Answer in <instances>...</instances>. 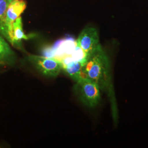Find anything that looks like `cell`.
Returning a JSON list of instances; mask_svg holds the SVG:
<instances>
[{"mask_svg":"<svg viewBox=\"0 0 148 148\" xmlns=\"http://www.w3.org/2000/svg\"><path fill=\"white\" fill-rule=\"evenodd\" d=\"M76 43L83 51L86 59L89 58L101 46L97 30L94 27H86L79 34Z\"/></svg>","mask_w":148,"mask_h":148,"instance_id":"obj_4","label":"cell"},{"mask_svg":"<svg viewBox=\"0 0 148 148\" xmlns=\"http://www.w3.org/2000/svg\"><path fill=\"white\" fill-rule=\"evenodd\" d=\"M27 7V3L24 0H14L8 5L5 16V27L7 34V40L11 43L12 38L13 24L20 17Z\"/></svg>","mask_w":148,"mask_h":148,"instance_id":"obj_5","label":"cell"},{"mask_svg":"<svg viewBox=\"0 0 148 148\" xmlns=\"http://www.w3.org/2000/svg\"><path fill=\"white\" fill-rule=\"evenodd\" d=\"M14 1V0H8V2H9V3L11 2L12 1Z\"/></svg>","mask_w":148,"mask_h":148,"instance_id":"obj_10","label":"cell"},{"mask_svg":"<svg viewBox=\"0 0 148 148\" xmlns=\"http://www.w3.org/2000/svg\"><path fill=\"white\" fill-rule=\"evenodd\" d=\"M8 5V0H0V34L5 40L7 38L5 27V16Z\"/></svg>","mask_w":148,"mask_h":148,"instance_id":"obj_9","label":"cell"},{"mask_svg":"<svg viewBox=\"0 0 148 148\" xmlns=\"http://www.w3.org/2000/svg\"><path fill=\"white\" fill-rule=\"evenodd\" d=\"M27 62L43 76L56 77L63 70L62 64L56 59L31 54L27 57Z\"/></svg>","mask_w":148,"mask_h":148,"instance_id":"obj_3","label":"cell"},{"mask_svg":"<svg viewBox=\"0 0 148 148\" xmlns=\"http://www.w3.org/2000/svg\"><path fill=\"white\" fill-rule=\"evenodd\" d=\"M28 39H29V36L26 35L24 32L22 19L20 16L13 24L12 38L11 44L14 47L21 50H24L22 41Z\"/></svg>","mask_w":148,"mask_h":148,"instance_id":"obj_7","label":"cell"},{"mask_svg":"<svg viewBox=\"0 0 148 148\" xmlns=\"http://www.w3.org/2000/svg\"><path fill=\"white\" fill-rule=\"evenodd\" d=\"M83 73L85 77L95 82L101 90L107 94L111 104L113 120L116 123L118 120V111L110 63L108 55L101 45L85 61Z\"/></svg>","mask_w":148,"mask_h":148,"instance_id":"obj_1","label":"cell"},{"mask_svg":"<svg viewBox=\"0 0 148 148\" xmlns=\"http://www.w3.org/2000/svg\"><path fill=\"white\" fill-rule=\"evenodd\" d=\"M16 62V56L5 38L0 34V65L13 66Z\"/></svg>","mask_w":148,"mask_h":148,"instance_id":"obj_6","label":"cell"},{"mask_svg":"<svg viewBox=\"0 0 148 148\" xmlns=\"http://www.w3.org/2000/svg\"><path fill=\"white\" fill-rule=\"evenodd\" d=\"M75 82L74 92L81 102L90 108L98 106L101 98V90L99 86L86 77H81Z\"/></svg>","mask_w":148,"mask_h":148,"instance_id":"obj_2","label":"cell"},{"mask_svg":"<svg viewBox=\"0 0 148 148\" xmlns=\"http://www.w3.org/2000/svg\"><path fill=\"white\" fill-rule=\"evenodd\" d=\"M86 60H72L63 64V70L71 79L76 82L81 77H85L83 73V66Z\"/></svg>","mask_w":148,"mask_h":148,"instance_id":"obj_8","label":"cell"}]
</instances>
